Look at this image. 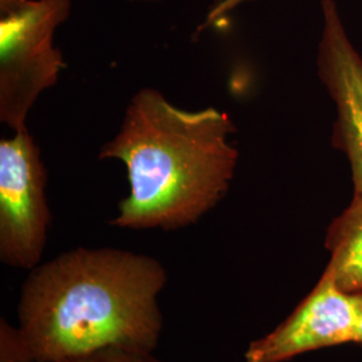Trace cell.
I'll use <instances>...</instances> for the list:
<instances>
[{
    "label": "cell",
    "mask_w": 362,
    "mask_h": 362,
    "mask_svg": "<svg viewBox=\"0 0 362 362\" xmlns=\"http://www.w3.org/2000/svg\"><path fill=\"white\" fill-rule=\"evenodd\" d=\"M160 260L118 248L78 247L38 264L22 286L18 318L37 362L104 350L155 353L163 333Z\"/></svg>",
    "instance_id": "obj_1"
},
{
    "label": "cell",
    "mask_w": 362,
    "mask_h": 362,
    "mask_svg": "<svg viewBox=\"0 0 362 362\" xmlns=\"http://www.w3.org/2000/svg\"><path fill=\"white\" fill-rule=\"evenodd\" d=\"M233 118L216 107L185 110L156 89L130 101L101 160L121 161L129 194L110 224L124 230L175 231L192 226L228 192L239 153L228 137Z\"/></svg>",
    "instance_id": "obj_2"
},
{
    "label": "cell",
    "mask_w": 362,
    "mask_h": 362,
    "mask_svg": "<svg viewBox=\"0 0 362 362\" xmlns=\"http://www.w3.org/2000/svg\"><path fill=\"white\" fill-rule=\"evenodd\" d=\"M70 11L71 0H0V121L13 132L65 69L54 33Z\"/></svg>",
    "instance_id": "obj_3"
},
{
    "label": "cell",
    "mask_w": 362,
    "mask_h": 362,
    "mask_svg": "<svg viewBox=\"0 0 362 362\" xmlns=\"http://www.w3.org/2000/svg\"><path fill=\"white\" fill-rule=\"evenodd\" d=\"M47 169L28 129L0 141V260L15 269L37 267L47 243L52 212Z\"/></svg>",
    "instance_id": "obj_4"
},
{
    "label": "cell",
    "mask_w": 362,
    "mask_h": 362,
    "mask_svg": "<svg viewBox=\"0 0 362 362\" xmlns=\"http://www.w3.org/2000/svg\"><path fill=\"white\" fill-rule=\"evenodd\" d=\"M362 293L341 290L325 272L310 294L282 324L250 344L246 362H287L313 350L356 344Z\"/></svg>",
    "instance_id": "obj_5"
},
{
    "label": "cell",
    "mask_w": 362,
    "mask_h": 362,
    "mask_svg": "<svg viewBox=\"0 0 362 362\" xmlns=\"http://www.w3.org/2000/svg\"><path fill=\"white\" fill-rule=\"evenodd\" d=\"M318 76L336 106L333 144L349 161L354 196H362V57L334 0H322Z\"/></svg>",
    "instance_id": "obj_6"
},
{
    "label": "cell",
    "mask_w": 362,
    "mask_h": 362,
    "mask_svg": "<svg viewBox=\"0 0 362 362\" xmlns=\"http://www.w3.org/2000/svg\"><path fill=\"white\" fill-rule=\"evenodd\" d=\"M330 260L325 269L346 293H362V196L353 200L327 228Z\"/></svg>",
    "instance_id": "obj_7"
},
{
    "label": "cell",
    "mask_w": 362,
    "mask_h": 362,
    "mask_svg": "<svg viewBox=\"0 0 362 362\" xmlns=\"http://www.w3.org/2000/svg\"><path fill=\"white\" fill-rule=\"evenodd\" d=\"M0 362H37L18 326L0 321Z\"/></svg>",
    "instance_id": "obj_8"
},
{
    "label": "cell",
    "mask_w": 362,
    "mask_h": 362,
    "mask_svg": "<svg viewBox=\"0 0 362 362\" xmlns=\"http://www.w3.org/2000/svg\"><path fill=\"white\" fill-rule=\"evenodd\" d=\"M65 362H163L155 353H137L129 350L109 349L91 354L88 357L76 358Z\"/></svg>",
    "instance_id": "obj_9"
},
{
    "label": "cell",
    "mask_w": 362,
    "mask_h": 362,
    "mask_svg": "<svg viewBox=\"0 0 362 362\" xmlns=\"http://www.w3.org/2000/svg\"><path fill=\"white\" fill-rule=\"evenodd\" d=\"M250 1V0H218L214 8L208 13L207 21L204 23V27H208L212 23H216L224 15L233 11L236 7L240 4Z\"/></svg>",
    "instance_id": "obj_10"
},
{
    "label": "cell",
    "mask_w": 362,
    "mask_h": 362,
    "mask_svg": "<svg viewBox=\"0 0 362 362\" xmlns=\"http://www.w3.org/2000/svg\"><path fill=\"white\" fill-rule=\"evenodd\" d=\"M356 344L361 345L362 346V315L360 320V325H358V330H357V337H356Z\"/></svg>",
    "instance_id": "obj_11"
},
{
    "label": "cell",
    "mask_w": 362,
    "mask_h": 362,
    "mask_svg": "<svg viewBox=\"0 0 362 362\" xmlns=\"http://www.w3.org/2000/svg\"><path fill=\"white\" fill-rule=\"evenodd\" d=\"M128 1H140V3H155V1H160V0H128Z\"/></svg>",
    "instance_id": "obj_12"
}]
</instances>
